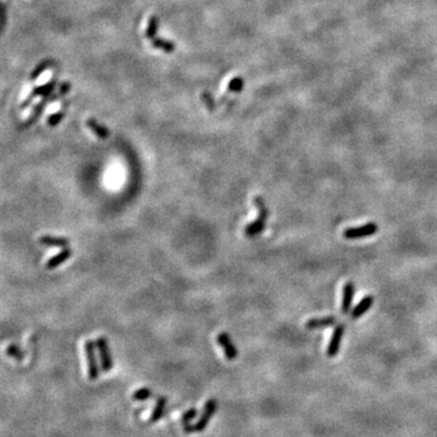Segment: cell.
<instances>
[{
  "mask_svg": "<svg viewBox=\"0 0 437 437\" xmlns=\"http://www.w3.org/2000/svg\"><path fill=\"white\" fill-rule=\"evenodd\" d=\"M378 225L375 222H368L363 226L350 227L344 231V238L346 239H360L365 237H369L378 232Z\"/></svg>",
  "mask_w": 437,
  "mask_h": 437,
  "instance_id": "obj_3",
  "label": "cell"
},
{
  "mask_svg": "<svg viewBox=\"0 0 437 437\" xmlns=\"http://www.w3.org/2000/svg\"><path fill=\"white\" fill-rule=\"evenodd\" d=\"M70 256H72V249L69 248L63 249L61 253L56 254L55 256L50 257V259L46 261V264H45V267H46L47 270L56 269V267H59L60 265H62L66 260L69 259Z\"/></svg>",
  "mask_w": 437,
  "mask_h": 437,
  "instance_id": "obj_11",
  "label": "cell"
},
{
  "mask_svg": "<svg viewBox=\"0 0 437 437\" xmlns=\"http://www.w3.org/2000/svg\"><path fill=\"white\" fill-rule=\"evenodd\" d=\"M63 117H65V113L63 112L54 113V115H51L49 118H47V124L54 128V126H56L57 124H60V123L62 122Z\"/></svg>",
  "mask_w": 437,
  "mask_h": 437,
  "instance_id": "obj_24",
  "label": "cell"
},
{
  "mask_svg": "<svg viewBox=\"0 0 437 437\" xmlns=\"http://www.w3.org/2000/svg\"><path fill=\"white\" fill-rule=\"evenodd\" d=\"M216 408H218V402H216L215 398H210V400L207 401L203 409V413H202V416L199 418V420L197 421L194 425H191V424H189L188 426L184 428V431L187 434L201 433V431H203L204 429L207 428V425H208L209 420H210V416L216 412Z\"/></svg>",
  "mask_w": 437,
  "mask_h": 437,
  "instance_id": "obj_2",
  "label": "cell"
},
{
  "mask_svg": "<svg viewBox=\"0 0 437 437\" xmlns=\"http://www.w3.org/2000/svg\"><path fill=\"white\" fill-rule=\"evenodd\" d=\"M51 65H52V61H49V60H45V61L39 63V65H38L37 67L32 70L31 75H29L31 80H37L38 78H39L40 75H42L43 73H44L45 70H46Z\"/></svg>",
  "mask_w": 437,
  "mask_h": 437,
  "instance_id": "obj_19",
  "label": "cell"
},
{
  "mask_svg": "<svg viewBox=\"0 0 437 437\" xmlns=\"http://www.w3.org/2000/svg\"><path fill=\"white\" fill-rule=\"evenodd\" d=\"M69 90H70V84H69V83H68V82L62 83L61 87H60L59 94L56 95V98L59 97V96H63V95L68 94V92H69Z\"/></svg>",
  "mask_w": 437,
  "mask_h": 437,
  "instance_id": "obj_26",
  "label": "cell"
},
{
  "mask_svg": "<svg viewBox=\"0 0 437 437\" xmlns=\"http://www.w3.org/2000/svg\"><path fill=\"white\" fill-rule=\"evenodd\" d=\"M335 322H337V318L333 317V316L321 318H312V320L307 321L306 328L307 329H318V328L330 327V325H334Z\"/></svg>",
  "mask_w": 437,
  "mask_h": 437,
  "instance_id": "obj_14",
  "label": "cell"
},
{
  "mask_svg": "<svg viewBox=\"0 0 437 437\" xmlns=\"http://www.w3.org/2000/svg\"><path fill=\"white\" fill-rule=\"evenodd\" d=\"M202 101L206 103V106L208 107V110L210 111V112L215 111V101H214V97L209 94V92H206L202 94Z\"/></svg>",
  "mask_w": 437,
  "mask_h": 437,
  "instance_id": "obj_23",
  "label": "cell"
},
{
  "mask_svg": "<svg viewBox=\"0 0 437 437\" xmlns=\"http://www.w3.org/2000/svg\"><path fill=\"white\" fill-rule=\"evenodd\" d=\"M6 355L10 356V357L14 358V360H16L17 362H21V361L23 360V357H24L23 351H21V348H20L19 346L15 345V344H11V345L7 346V347H6Z\"/></svg>",
  "mask_w": 437,
  "mask_h": 437,
  "instance_id": "obj_20",
  "label": "cell"
},
{
  "mask_svg": "<svg viewBox=\"0 0 437 437\" xmlns=\"http://www.w3.org/2000/svg\"><path fill=\"white\" fill-rule=\"evenodd\" d=\"M87 125L98 138H101V140H105V138H110L111 131L108 130L105 125L98 123L95 118H89V119L87 120Z\"/></svg>",
  "mask_w": 437,
  "mask_h": 437,
  "instance_id": "obj_12",
  "label": "cell"
},
{
  "mask_svg": "<svg viewBox=\"0 0 437 437\" xmlns=\"http://www.w3.org/2000/svg\"><path fill=\"white\" fill-rule=\"evenodd\" d=\"M196 415H197V411L194 408L189 409L188 412H186V413L183 415V418H181V421H183V428L188 426L192 419L196 418Z\"/></svg>",
  "mask_w": 437,
  "mask_h": 437,
  "instance_id": "obj_25",
  "label": "cell"
},
{
  "mask_svg": "<svg viewBox=\"0 0 437 437\" xmlns=\"http://www.w3.org/2000/svg\"><path fill=\"white\" fill-rule=\"evenodd\" d=\"M254 204L257 208V210H259V216H257L256 220L249 222V224L246 226V229H244V233H246V236L249 237V238H254V237L259 236L261 232H264V230L266 229L267 218H269V209H267L262 197L260 196L255 197Z\"/></svg>",
  "mask_w": 437,
  "mask_h": 437,
  "instance_id": "obj_1",
  "label": "cell"
},
{
  "mask_svg": "<svg viewBox=\"0 0 437 437\" xmlns=\"http://www.w3.org/2000/svg\"><path fill=\"white\" fill-rule=\"evenodd\" d=\"M152 396H153V392H152V391H151V389L142 388V389H140V390H138V391H135V392H134L133 400H135V401H145V400H148V398H150V397H152Z\"/></svg>",
  "mask_w": 437,
  "mask_h": 437,
  "instance_id": "obj_22",
  "label": "cell"
},
{
  "mask_svg": "<svg viewBox=\"0 0 437 437\" xmlns=\"http://www.w3.org/2000/svg\"><path fill=\"white\" fill-rule=\"evenodd\" d=\"M165 405L166 398L164 396H158L156 398V406L150 416V423H157V421H159V419L163 416L164 411H165Z\"/></svg>",
  "mask_w": 437,
  "mask_h": 437,
  "instance_id": "obj_15",
  "label": "cell"
},
{
  "mask_svg": "<svg viewBox=\"0 0 437 437\" xmlns=\"http://www.w3.org/2000/svg\"><path fill=\"white\" fill-rule=\"evenodd\" d=\"M244 87V79L242 77H234L229 83V92H241Z\"/></svg>",
  "mask_w": 437,
  "mask_h": 437,
  "instance_id": "obj_21",
  "label": "cell"
},
{
  "mask_svg": "<svg viewBox=\"0 0 437 437\" xmlns=\"http://www.w3.org/2000/svg\"><path fill=\"white\" fill-rule=\"evenodd\" d=\"M47 101H49V98L44 97V98H43V101H40V102L38 103V105H35V107L33 108L32 115H29L28 119H27L26 122L23 123V128H28L29 125L34 124V123L37 122L38 118L40 117V115H42L43 111H44V107H45V105H46Z\"/></svg>",
  "mask_w": 437,
  "mask_h": 437,
  "instance_id": "obj_16",
  "label": "cell"
},
{
  "mask_svg": "<svg viewBox=\"0 0 437 437\" xmlns=\"http://www.w3.org/2000/svg\"><path fill=\"white\" fill-rule=\"evenodd\" d=\"M344 333H345V325L340 324L335 328L334 333H333L332 338H330L329 345L327 348V355L328 357H334L338 355L340 350V345H342Z\"/></svg>",
  "mask_w": 437,
  "mask_h": 437,
  "instance_id": "obj_8",
  "label": "cell"
},
{
  "mask_svg": "<svg viewBox=\"0 0 437 437\" xmlns=\"http://www.w3.org/2000/svg\"><path fill=\"white\" fill-rule=\"evenodd\" d=\"M55 85H56V82H55V80H51V82L46 83V84H44V85L33 88L32 92L29 94L28 97H27V100L22 102V105H21L22 110H26V108L31 105L33 98L34 97H39V96H44V97H46V96H49L52 92H54Z\"/></svg>",
  "mask_w": 437,
  "mask_h": 437,
  "instance_id": "obj_7",
  "label": "cell"
},
{
  "mask_svg": "<svg viewBox=\"0 0 437 437\" xmlns=\"http://www.w3.org/2000/svg\"><path fill=\"white\" fill-rule=\"evenodd\" d=\"M158 28H159V19L157 16H152L150 19V21H148L145 35L148 38V39H153V38H156Z\"/></svg>",
  "mask_w": 437,
  "mask_h": 437,
  "instance_id": "obj_18",
  "label": "cell"
},
{
  "mask_svg": "<svg viewBox=\"0 0 437 437\" xmlns=\"http://www.w3.org/2000/svg\"><path fill=\"white\" fill-rule=\"evenodd\" d=\"M84 348L88 363V375H89L90 380H96L98 378V375H100V370H98L97 360H96L95 344L92 340H87Z\"/></svg>",
  "mask_w": 437,
  "mask_h": 437,
  "instance_id": "obj_4",
  "label": "cell"
},
{
  "mask_svg": "<svg viewBox=\"0 0 437 437\" xmlns=\"http://www.w3.org/2000/svg\"><path fill=\"white\" fill-rule=\"evenodd\" d=\"M373 302H374V298H373L372 295L363 298V299L361 300L357 305H356L355 309L351 311V318H353V320H357V318L362 317V316L365 315V313L373 306Z\"/></svg>",
  "mask_w": 437,
  "mask_h": 437,
  "instance_id": "obj_10",
  "label": "cell"
},
{
  "mask_svg": "<svg viewBox=\"0 0 437 437\" xmlns=\"http://www.w3.org/2000/svg\"><path fill=\"white\" fill-rule=\"evenodd\" d=\"M353 297H355V284H353L352 282H347L345 285H344V289H343L342 311H343V313H345V315L351 311Z\"/></svg>",
  "mask_w": 437,
  "mask_h": 437,
  "instance_id": "obj_9",
  "label": "cell"
},
{
  "mask_svg": "<svg viewBox=\"0 0 437 437\" xmlns=\"http://www.w3.org/2000/svg\"><path fill=\"white\" fill-rule=\"evenodd\" d=\"M216 340H218V344L221 346L222 350H224V353L225 356H226L227 360L229 361L236 360V357L238 356V350H237L236 345L232 343L231 337H230L227 333L222 332L218 335Z\"/></svg>",
  "mask_w": 437,
  "mask_h": 437,
  "instance_id": "obj_6",
  "label": "cell"
},
{
  "mask_svg": "<svg viewBox=\"0 0 437 437\" xmlns=\"http://www.w3.org/2000/svg\"><path fill=\"white\" fill-rule=\"evenodd\" d=\"M39 243L46 247H60V248H65V247L69 246V239L65 238V237H55L46 234V236L40 237Z\"/></svg>",
  "mask_w": 437,
  "mask_h": 437,
  "instance_id": "obj_13",
  "label": "cell"
},
{
  "mask_svg": "<svg viewBox=\"0 0 437 437\" xmlns=\"http://www.w3.org/2000/svg\"><path fill=\"white\" fill-rule=\"evenodd\" d=\"M151 42H152V45L156 47V49L163 50V51L166 52V54H171V52L175 51V45H174L171 42H169V40L156 37L153 38V39H151Z\"/></svg>",
  "mask_w": 437,
  "mask_h": 437,
  "instance_id": "obj_17",
  "label": "cell"
},
{
  "mask_svg": "<svg viewBox=\"0 0 437 437\" xmlns=\"http://www.w3.org/2000/svg\"><path fill=\"white\" fill-rule=\"evenodd\" d=\"M96 346H97L98 353H100L101 367H102V370L103 372H110L113 367V361L107 339L103 337L97 338V340H96Z\"/></svg>",
  "mask_w": 437,
  "mask_h": 437,
  "instance_id": "obj_5",
  "label": "cell"
}]
</instances>
